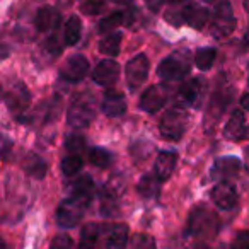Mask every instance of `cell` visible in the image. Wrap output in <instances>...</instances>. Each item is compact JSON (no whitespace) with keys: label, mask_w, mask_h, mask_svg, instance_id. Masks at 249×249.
Wrapping results in <instances>:
<instances>
[{"label":"cell","mask_w":249,"mask_h":249,"mask_svg":"<svg viewBox=\"0 0 249 249\" xmlns=\"http://www.w3.org/2000/svg\"><path fill=\"white\" fill-rule=\"evenodd\" d=\"M97 237H99V227L96 224H87L82 229V234H80L79 249H94Z\"/></svg>","instance_id":"28"},{"label":"cell","mask_w":249,"mask_h":249,"mask_svg":"<svg viewBox=\"0 0 249 249\" xmlns=\"http://www.w3.org/2000/svg\"><path fill=\"white\" fill-rule=\"evenodd\" d=\"M120 77V65L114 60H103L96 65L92 72V80L97 86L111 87Z\"/></svg>","instance_id":"12"},{"label":"cell","mask_w":249,"mask_h":249,"mask_svg":"<svg viewBox=\"0 0 249 249\" xmlns=\"http://www.w3.org/2000/svg\"><path fill=\"white\" fill-rule=\"evenodd\" d=\"M26 171L36 179H41L46 174V162L43 159H39V157H33L28 162V166H26Z\"/></svg>","instance_id":"33"},{"label":"cell","mask_w":249,"mask_h":249,"mask_svg":"<svg viewBox=\"0 0 249 249\" xmlns=\"http://www.w3.org/2000/svg\"><path fill=\"white\" fill-rule=\"evenodd\" d=\"M103 9H104L103 0H86V2H82V5H80V11H82L84 14H87V16L99 14Z\"/></svg>","instance_id":"35"},{"label":"cell","mask_w":249,"mask_h":249,"mask_svg":"<svg viewBox=\"0 0 249 249\" xmlns=\"http://www.w3.org/2000/svg\"><path fill=\"white\" fill-rule=\"evenodd\" d=\"M244 5H246V7L249 9V0H246V2H244Z\"/></svg>","instance_id":"46"},{"label":"cell","mask_w":249,"mask_h":249,"mask_svg":"<svg viewBox=\"0 0 249 249\" xmlns=\"http://www.w3.org/2000/svg\"><path fill=\"white\" fill-rule=\"evenodd\" d=\"M65 147L72 154H79V152H82L84 147H86V140H84V137H80V135H72L67 139Z\"/></svg>","instance_id":"36"},{"label":"cell","mask_w":249,"mask_h":249,"mask_svg":"<svg viewBox=\"0 0 249 249\" xmlns=\"http://www.w3.org/2000/svg\"><path fill=\"white\" fill-rule=\"evenodd\" d=\"M103 111L104 114H107L111 118L121 116V114L126 113V101H124L123 94L114 92V90H107L103 99Z\"/></svg>","instance_id":"18"},{"label":"cell","mask_w":249,"mask_h":249,"mask_svg":"<svg viewBox=\"0 0 249 249\" xmlns=\"http://www.w3.org/2000/svg\"><path fill=\"white\" fill-rule=\"evenodd\" d=\"M89 72V62L84 55H73L65 62V65L60 70V75L63 80L69 82H80Z\"/></svg>","instance_id":"10"},{"label":"cell","mask_w":249,"mask_h":249,"mask_svg":"<svg viewBox=\"0 0 249 249\" xmlns=\"http://www.w3.org/2000/svg\"><path fill=\"white\" fill-rule=\"evenodd\" d=\"M132 249H157V246H156L154 237H150V235H147V234H139L133 239Z\"/></svg>","instance_id":"34"},{"label":"cell","mask_w":249,"mask_h":249,"mask_svg":"<svg viewBox=\"0 0 249 249\" xmlns=\"http://www.w3.org/2000/svg\"><path fill=\"white\" fill-rule=\"evenodd\" d=\"M171 89L167 86H152L140 97V107L147 113H157L169 101Z\"/></svg>","instance_id":"8"},{"label":"cell","mask_w":249,"mask_h":249,"mask_svg":"<svg viewBox=\"0 0 249 249\" xmlns=\"http://www.w3.org/2000/svg\"><path fill=\"white\" fill-rule=\"evenodd\" d=\"M145 4H147V7H149L150 11L157 12V11H159L160 7H162L164 0H145Z\"/></svg>","instance_id":"40"},{"label":"cell","mask_w":249,"mask_h":249,"mask_svg":"<svg viewBox=\"0 0 249 249\" xmlns=\"http://www.w3.org/2000/svg\"><path fill=\"white\" fill-rule=\"evenodd\" d=\"M36 29L41 33L53 31L60 26V12L52 5H45L36 14Z\"/></svg>","instance_id":"15"},{"label":"cell","mask_w":249,"mask_h":249,"mask_svg":"<svg viewBox=\"0 0 249 249\" xmlns=\"http://www.w3.org/2000/svg\"><path fill=\"white\" fill-rule=\"evenodd\" d=\"M45 48L48 50L50 55H52V56H58V55H60V52H62V48H60L58 39H56V36H50V38L46 39Z\"/></svg>","instance_id":"39"},{"label":"cell","mask_w":249,"mask_h":249,"mask_svg":"<svg viewBox=\"0 0 249 249\" xmlns=\"http://www.w3.org/2000/svg\"><path fill=\"white\" fill-rule=\"evenodd\" d=\"M246 43L249 45V29H248V33H246Z\"/></svg>","instance_id":"45"},{"label":"cell","mask_w":249,"mask_h":249,"mask_svg":"<svg viewBox=\"0 0 249 249\" xmlns=\"http://www.w3.org/2000/svg\"><path fill=\"white\" fill-rule=\"evenodd\" d=\"M72 248H73L72 237H69L67 234L56 235L52 241V244H50V249H72Z\"/></svg>","instance_id":"37"},{"label":"cell","mask_w":249,"mask_h":249,"mask_svg":"<svg viewBox=\"0 0 249 249\" xmlns=\"http://www.w3.org/2000/svg\"><path fill=\"white\" fill-rule=\"evenodd\" d=\"M203 2H213V0H203Z\"/></svg>","instance_id":"47"},{"label":"cell","mask_w":249,"mask_h":249,"mask_svg":"<svg viewBox=\"0 0 249 249\" xmlns=\"http://www.w3.org/2000/svg\"><path fill=\"white\" fill-rule=\"evenodd\" d=\"M212 201L220 210H232L237 205V190L229 181H218L210 193Z\"/></svg>","instance_id":"9"},{"label":"cell","mask_w":249,"mask_h":249,"mask_svg":"<svg viewBox=\"0 0 249 249\" xmlns=\"http://www.w3.org/2000/svg\"><path fill=\"white\" fill-rule=\"evenodd\" d=\"M96 116V101L90 94H77L67 113V121L72 128H87Z\"/></svg>","instance_id":"1"},{"label":"cell","mask_w":249,"mask_h":249,"mask_svg":"<svg viewBox=\"0 0 249 249\" xmlns=\"http://www.w3.org/2000/svg\"><path fill=\"white\" fill-rule=\"evenodd\" d=\"M135 12H139V11L132 9V11L113 12V14H109L107 18H104L103 21L99 22V33H109L121 24H130V22H132V18L135 16Z\"/></svg>","instance_id":"20"},{"label":"cell","mask_w":249,"mask_h":249,"mask_svg":"<svg viewBox=\"0 0 249 249\" xmlns=\"http://www.w3.org/2000/svg\"><path fill=\"white\" fill-rule=\"evenodd\" d=\"M217 50L215 48H200L195 55V63L200 70H208L215 62Z\"/></svg>","instance_id":"31"},{"label":"cell","mask_w":249,"mask_h":249,"mask_svg":"<svg viewBox=\"0 0 249 249\" xmlns=\"http://www.w3.org/2000/svg\"><path fill=\"white\" fill-rule=\"evenodd\" d=\"M246 167L249 169V149L246 150Z\"/></svg>","instance_id":"44"},{"label":"cell","mask_w":249,"mask_h":249,"mask_svg":"<svg viewBox=\"0 0 249 249\" xmlns=\"http://www.w3.org/2000/svg\"><path fill=\"white\" fill-rule=\"evenodd\" d=\"M82 169V159L77 156H69L62 160V173L65 176H73Z\"/></svg>","instance_id":"32"},{"label":"cell","mask_w":249,"mask_h":249,"mask_svg":"<svg viewBox=\"0 0 249 249\" xmlns=\"http://www.w3.org/2000/svg\"><path fill=\"white\" fill-rule=\"evenodd\" d=\"M234 92H231L227 86L220 87L217 92L213 94L212 97V103H210V109H208V118H213V120H218L224 113V109L227 107L229 101H231V96Z\"/></svg>","instance_id":"21"},{"label":"cell","mask_w":249,"mask_h":249,"mask_svg":"<svg viewBox=\"0 0 249 249\" xmlns=\"http://www.w3.org/2000/svg\"><path fill=\"white\" fill-rule=\"evenodd\" d=\"M89 203L90 198L77 196V195H72V198L63 200L60 203L58 210H56V222H58L60 227H75L82 220Z\"/></svg>","instance_id":"4"},{"label":"cell","mask_w":249,"mask_h":249,"mask_svg":"<svg viewBox=\"0 0 249 249\" xmlns=\"http://www.w3.org/2000/svg\"><path fill=\"white\" fill-rule=\"evenodd\" d=\"M241 171V160L237 157H220L215 160L213 167H212V178L217 181H227L231 178L237 176Z\"/></svg>","instance_id":"13"},{"label":"cell","mask_w":249,"mask_h":249,"mask_svg":"<svg viewBox=\"0 0 249 249\" xmlns=\"http://www.w3.org/2000/svg\"><path fill=\"white\" fill-rule=\"evenodd\" d=\"M232 249H249V231L237 232L234 242H232Z\"/></svg>","instance_id":"38"},{"label":"cell","mask_w":249,"mask_h":249,"mask_svg":"<svg viewBox=\"0 0 249 249\" xmlns=\"http://www.w3.org/2000/svg\"><path fill=\"white\" fill-rule=\"evenodd\" d=\"M212 35L217 39H224L234 33L235 29V18L234 11H232L231 4L229 2H220V4L215 7L213 18H212Z\"/></svg>","instance_id":"6"},{"label":"cell","mask_w":249,"mask_h":249,"mask_svg":"<svg viewBox=\"0 0 249 249\" xmlns=\"http://www.w3.org/2000/svg\"><path fill=\"white\" fill-rule=\"evenodd\" d=\"M178 162V156L173 150H164V152H159L156 159V176L159 178L160 181H167L174 173V167H176Z\"/></svg>","instance_id":"17"},{"label":"cell","mask_w":249,"mask_h":249,"mask_svg":"<svg viewBox=\"0 0 249 249\" xmlns=\"http://www.w3.org/2000/svg\"><path fill=\"white\" fill-rule=\"evenodd\" d=\"M29 103H31V94H29L28 87H24L22 84L12 86L5 94V104L14 114L24 113L29 107Z\"/></svg>","instance_id":"11"},{"label":"cell","mask_w":249,"mask_h":249,"mask_svg":"<svg viewBox=\"0 0 249 249\" xmlns=\"http://www.w3.org/2000/svg\"><path fill=\"white\" fill-rule=\"evenodd\" d=\"M128 225L124 224H116L111 229L109 235H107L106 249H124L126 242H128Z\"/></svg>","instance_id":"24"},{"label":"cell","mask_w":249,"mask_h":249,"mask_svg":"<svg viewBox=\"0 0 249 249\" xmlns=\"http://www.w3.org/2000/svg\"><path fill=\"white\" fill-rule=\"evenodd\" d=\"M208 21V11L201 5H196L191 2L190 7L186 11V16H184V22H188L190 26H193L195 29H201Z\"/></svg>","instance_id":"26"},{"label":"cell","mask_w":249,"mask_h":249,"mask_svg":"<svg viewBox=\"0 0 249 249\" xmlns=\"http://www.w3.org/2000/svg\"><path fill=\"white\" fill-rule=\"evenodd\" d=\"M224 135L231 140H244L249 139V124L246 123L244 113L241 109L232 111V116L229 118L225 124Z\"/></svg>","instance_id":"14"},{"label":"cell","mask_w":249,"mask_h":249,"mask_svg":"<svg viewBox=\"0 0 249 249\" xmlns=\"http://www.w3.org/2000/svg\"><path fill=\"white\" fill-rule=\"evenodd\" d=\"M149 75V60L145 55H137L124 67V77L130 90H137Z\"/></svg>","instance_id":"7"},{"label":"cell","mask_w":249,"mask_h":249,"mask_svg":"<svg viewBox=\"0 0 249 249\" xmlns=\"http://www.w3.org/2000/svg\"><path fill=\"white\" fill-rule=\"evenodd\" d=\"M186 126H188L186 109L181 106H174L164 113L159 124V130L164 139L171 140V142H178L184 135V132H186Z\"/></svg>","instance_id":"5"},{"label":"cell","mask_w":249,"mask_h":249,"mask_svg":"<svg viewBox=\"0 0 249 249\" xmlns=\"http://www.w3.org/2000/svg\"><path fill=\"white\" fill-rule=\"evenodd\" d=\"M121 39H123V35L120 31L107 33L99 41V52L106 56H116L121 48Z\"/></svg>","instance_id":"25"},{"label":"cell","mask_w":249,"mask_h":249,"mask_svg":"<svg viewBox=\"0 0 249 249\" xmlns=\"http://www.w3.org/2000/svg\"><path fill=\"white\" fill-rule=\"evenodd\" d=\"M241 104H242V107H244L246 111H249V94H246L244 97L241 99Z\"/></svg>","instance_id":"42"},{"label":"cell","mask_w":249,"mask_h":249,"mask_svg":"<svg viewBox=\"0 0 249 249\" xmlns=\"http://www.w3.org/2000/svg\"><path fill=\"white\" fill-rule=\"evenodd\" d=\"M111 2H114V4H121V5H126V4H130L132 0H111Z\"/></svg>","instance_id":"43"},{"label":"cell","mask_w":249,"mask_h":249,"mask_svg":"<svg viewBox=\"0 0 249 249\" xmlns=\"http://www.w3.org/2000/svg\"><path fill=\"white\" fill-rule=\"evenodd\" d=\"M205 92V84L201 79H191L188 82L183 84V87L179 89V97L183 99V103L190 104V106H198L203 97Z\"/></svg>","instance_id":"16"},{"label":"cell","mask_w":249,"mask_h":249,"mask_svg":"<svg viewBox=\"0 0 249 249\" xmlns=\"http://www.w3.org/2000/svg\"><path fill=\"white\" fill-rule=\"evenodd\" d=\"M186 249H210V248H208L205 242H195V244H191L190 248H186Z\"/></svg>","instance_id":"41"},{"label":"cell","mask_w":249,"mask_h":249,"mask_svg":"<svg viewBox=\"0 0 249 249\" xmlns=\"http://www.w3.org/2000/svg\"><path fill=\"white\" fill-rule=\"evenodd\" d=\"M159 181H160L159 178L154 176V174H145V176H142V179L139 181V186H137L140 196L145 198V200H154V198L159 196V193H160Z\"/></svg>","instance_id":"23"},{"label":"cell","mask_w":249,"mask_h":249,"mask_svg":"<svg viewBox=\"0 0 249 249\" xmlns=\"http://www.w3.org/2000/svg\"><path fill=\"white\" fill-rule=\"evenodd\" d=\"M80 33H82V24H80V19L77 18V16L69 18V21H67V24H65V33H63L67 45H69V46L77 45V43H79V39H80Z\"/></svg>","instance_id":"27"},{"label":"cell","mask_w":249,"mask_h":249,"mask_svg":"<svg viewBox=\"0 0 249 249\" xmlns=\"http://www.w3.org/2000/svg\"><path fill=\"white\" fill-rule=\"evenodd\" d=\"M72 195H77V196H84V198H92L94 195V181L89 174H84L82 178L73 183L72 188Z\"/></svg>","instance_id":"29"},{"label":"cell","mask_w":249,"mask_h":249,"mask_svg":"<svg viewBox=\"0 0 249 249\" xmlns=\"http://www.w3.org/2000/svg\"><path fill=\"white\" fill-rule=\"evenodd\" d=\"M89 160H90V164H94V166L99 167V169H106V167H109V164L113 162V156H111L106 149H103V147H94L89 152Z\"/></svg>","instance_id":"30"},{"label":"cell","mask_w":249,"mask_h":249,"mask_svg":"<svg viewBox=\"0 0 249 249\" xmlns=\"http://www.w3.org/2000/svg\"><path fill=\"white\" fill-rule=\"evenodd\" d=\"M190 0H169L166 9V19L174 26H181L184 22V16L190 7Z\"/></svg>","instance_id":"22"},{"label":"cell","mask_w":249,"mask_h":249,"mask_svg":"<svg viewBox=\"0 0 249 249\" xmlns=\"http://www.w3.org/2000/svg\"><path fill=\"white\" fill-rule=\"evenodd\" d=\"M121 191L113 183L106 184L101 191V213L103 215H114L118 210V200H120Z\"/></svg>","instance_id":"19"},{"label":"cell","mask_w":249,"mask_h":249,"mask_svg":"<svg viewBox=\"0 0 249 249\" xmlns=\"http://www.w3.org/2000/svg\"><path fill=\"white\" fill-rule=\"evenodd\" d=\"M191 70V56L188 52H174L160 62L157 73L166 82H176L190 73Z\"/></svg>","instance_id":"3"},{"label":"cell","mask_w":249,"mask_h":249,"mask_svg":"<svg viewBox=\"0 0 249 249\" xmlns=\"http://www.w3.org/2000/svg\"><path fill=\"white\" fill-rule=\"evenodd\" d=\"M220 220L217 213H213L208 208H196L191 212L190 220H188V234L193 237H207L212 239L218 232Z\"/></svg>","instance_id":"2"}]
</instances>
